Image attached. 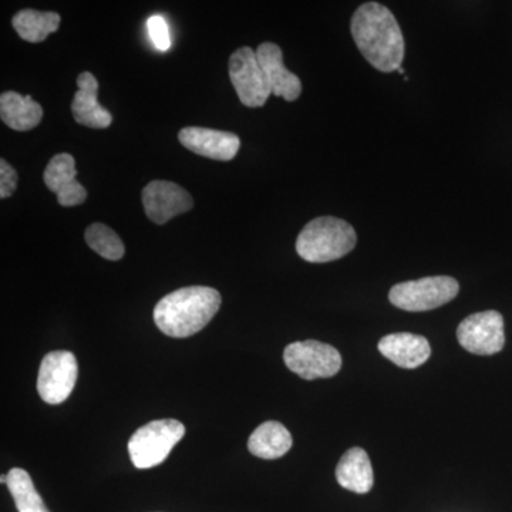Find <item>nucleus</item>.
<instances>
[{
	"label": "nucleus",
	"instance_id": "4",
	"mask_svg": "<svg viewBox=\"0 0 512 512\" xmlns=\"http://www.w3.org/2000/svg\"><path fill=\"white\" fill-rule=\"evenodd\" d=\"M185 434L181 421L154 420L140 427L128 441L131 463L140 470L160 466Z\"/></svg>",
	"mask_w": 512,
	"mask_h": 512
},
{
	"label": "nucleus",
	"instance_id": "11",
	"mask_svg": "<svg viewBox=\"0 0 512 512\" xmlns=\"http://www.w3.org/2000/svg\"><path fill=\"white\" fill-rule=\"evenodd\" d=\"M178 140L192 153L217 161L232 160L241 147L237 134L204 127H185Z\"/></svg>",
	"mask_w": 512,
	"mask_h": 512
},
{
	"label": "nucleus",
	"instance_id": "17",
	"mask_svg": "<svg viewBox=\"0 0 512 512\" xmlns=\"http://www.w3.org/2000/svg\"><path fill=\"white\" fill-rule=\"evenodd\" d=\"M293 444L291 433L279 421H265L248 440V450L262 460L284 457Z\"/></svg>",
	"mask_w": 512,
	"mask_h": 512
},
{
	"label": "nucleus",
	"instance_id": "3",
	"mask_svg": "<svg viewBox=\"0 0 512 512\" xmlns=\"http://www.w3.org/2000/svg\"><path fill=\"white\" fill-rule=\"evenodd\" d=\"M357 235L349 222L335 217H319L306 224L298 239L296 252L312 264L336 261L352 252Z\"/></svg>",
	"mask_w": 512,
	"mask_h": 512
},
{
	"label": "nucleus",
	"instance_id": "19",
	"mask_svg": "<svg viewBox=\"0 0 512 512\" xmlns=\"http://www.w3.org/2000/svg\"><path fill=\"white\" fill-rule=\"evenodd\" d=\"M13 28L23 40L29 43H40L50 33L57 32L60 15L56 12H40L35 9L20 10L13 18Z\"/></svg>",
	"mask_w": 512,
	"mask_h": 512
},
{
	"label": "nucleus",
	"instance_id": "13",
	"mask_svg": "<svg viewBox=\"0 0 512 512\" xmlns=\"http://www.w3.org/2000/svg\"><path fill=\"white\" fill-rule=\"evenodd\" d=\"M256 57L264 70L272 94L286 101L298 100L302 93V82L296 74L286 69L281 47L271 42L262 43L256 50Z\"/></svg>",
	"mask_w": 512,
	"mask_h": 512
},
{
	"label": "nucleus",
	"instance_id": "15",
	"mask_svg": "<svg viewBox=\"0 0 512 512\" xmlns=\"http://www.w3.org/2000/svg\"><path fill=\"white\" fill-rule=\"evenodd\" d=\"M380 353L402 369H417L429 360V340L413 333H392L379 342Z\"/></svg>",
	"mask_w": 512,
	"mask_h": 512
},
{
	"label": "nucleus",
	"instance_id": "6",
	"mask_svg": "<svg viewBox=\"0 0 512 512\" xmlns=\"http://www.w3.org/2000/svg\"><path fill=\"white\" fill-rule=\"evenodd\" d=\"M284 360L291 372L305 380L328 379L342 369L338 349L319 340L291 343L286 346Z\"/></svg>",
	"mask_w": 512,
	"mask_h": 512
},
{
	"label": "nucleus",
	"instance_id": "1",
	"mask_svg": "<svg viewBox=\"0 0 512 512\" xmlns=\"http://www.w3.org/2000/svg\"><path fill=\"white\" fill-rule=\"evenodd\" d=\"M350 32L357 49L379 72L402 67L406 43L392 10L377 2L365 3L353 15Z\"/></svg>",
	"mask_w": 512,
	"mask_h": 512
},
{
	"label": "nucleus",
	"instance_id": "7",
	"mask_svg": "<svg viewBox=\"0 0 512 512\" xmlns=\"http://www.w3.org/2000/svg\"><path fill=\"white\" fill-rule=\"evenodd\" d=\"M229 79L244 106L258 109L272 94L255 50L241 47L229 57Z\"/></svg>",
	"mask_w": 512,
	"mask_h": 512
},
{
	"label": "nucleus",
	"instance_id": "8",
	"mask_svg": "<svg viewBox=\"0 0 512 512\" xmlns=\"http://www.w3.org/2000/svg\"><path fill=\"white\" fill-rule=\"evenodd\" d=\"M76 356L67 350H56L43 357L37 377V392L47 404L66 402L77 382Z\"/></svg>",
	"mask_w": 512,
	"mask_h": 512
},
{
	"label": "nucleus",
	"instance_id": "22",
	"mask_svg": "<svg viewBox=\"0 0 512 512\" xmlns=\"http://www.w3.org/2000/svg\"><path fill=\"white\" fill-rule=\"evenodd\" d=\"M148 33H150L151 42L160 52H167L171 46L170 32L168 25L161 16H151L147 22Z\"/></svg>",
	"mask_w": 512,
	"mask_h": 512
},
{
	"label": "nucleus",
	"instance_id": "20",
	"mask_svg": "<svg viewBox=\"0 0 512 512\" xmlns=\"http://www.w3.org/2000/svg\"><path fill=\"white\" fill-rule=\"evenodd\" d=\"M6 476H8L6 485L15 500L18 512H50L40 494L37 493L28 471L23 468H12Z\"/></svg>",
	"mask_w": 512,
	"mask_h": 512
},
{
	"label": "nucleus",
	"instance_id": "21",
	"mask_svg": "<svg viewBox=\"0 0 512 512\" xmlns=\"http://www.w3.org/2000/svg\"><path fill=\"white\" fill-rule=\"evenodd\" d=\"M84 239L96 254L103 256L104 259H109V261H120L126 252L119 235L100 222H96L86 229Z\"/></svg>",
	"mask_w": 512,
	"mask_h": 512
},
{
	"label": "nucleus",
	"instance_id": "2",
	"mask_svg": "<svg viewBox=\"0 0 512 512\" xmlns=\"http://www.w3.org/2000/svg\"><path fill=\"white\" fill-rule=\"evenodd\" d=\"M221 295L208 286H188L168 293L154 309L157 328L170 338H190L204 329L221 308Z\"/></svg>",
	"mask_w": 512,
	"mask_h": 512
},
{
	"label": "nucleus",
	"instance_id": "12",
	"mask_svg": "<svg viewBox=\"0 0 512 512\" xmlns=\"http://www.w3.org/2000/svg\"><path fill=\"white\" fill-rule=\"evenodd\" d=\"M76 161L70 154H57L47 164L43 181L55 192L62 207H76L87 198L86 188L77 181Z\"/></svg>",
	"mask_w": 512,
	"mask_h": 512
},
{
	"label": "nucleus",
	"instance_id": "9",
	"mask_svg": "<svg viewBox=\"0 0 512 512\" xmlns=\"http://www.w3.org/2000/svg\"><path fill=\"white\" fill-rule=\"evenodd\" d=\"M458 343L474 355L490 356L504 348V319L497 311L473 313L457 329Z\"/></svg>",
	"mask_w": 512,
	"mask_h": 512
},
{
	"label": "nucleus",
	"instance_id": "10",
	"mask_svg": "<svg viewBox=\"0 0 512 512\" xmlns=\"http://www.w3.org/2000/svg\"><path fill=\"white\" fill-rule=\"evenodd\" d=\"M143 205L154 224H167L171 218L191 210L194 201L190 192L171 181H151L143 190Z\"/></svg>",
	"mask_w": 512,
	"mask_h": 512
},
{
	"label": "nucleus",
	"instance_id": "14",
	"mask_svg": "<svg viewBox=\"0 0 512 512\" xmlns=\"http://www.w3.org/2000/svg\"><path fill=\"white\" fill-rule=\"evenodd\" d=\"M77 90L72 103L74 120L89 128H107L113 123L110 111L104 109L97 100L99 82L92 73L83 72L77 77Z\"/></svg>",
	"mask_w": 512,
	"mask_h": 512
},
{
	"label": "nucleus",
	"instance_id": "5",
	"mask_svg": "<svg viewBox=\"0 0 512 512\" xmlns=\"http://www.w3.org/2000/svg\"><path fill=\"white\" fill-rule=\"evenodd\" d=\"M460 285L451 276H429L417 281L394 285L389 292L390 302L406 312H427L453 301Z\"/></svg>",
	"mask_w": 512,
	"mask_h": 512
},
{
	"label": "nucleus",
	"instance_id": "23",
	"mask_svg": "<svg viewBox=\"0 0 512 512\" xmlns=\"http://www.w3.org/2000/svg\"><path fill=\"white\" fill-rule=\"evenodd\" d=\"M16 187H18V173L5 158H2L0 160V198L6 200L12 197Z\"/></svg>",
	"mask_w": 512,
	"mask_h": 512
},
{
	"label": "nucleus",
	"instance_id": "18",
	"mask_svg": "<svg viewBox=\"0 0 512 512\" xmlns=\"http://www.w3.org/2000/svg\"><path fill=\"white\" fill-rule=\"evenodd\" d=\"M0 117L13 130L29 131L39 126L43 119V109L30 96L5 92L0 96Z\"/></svg>",
	"mask_w": 512,
	"mask_h": 512
},
{
	"label": "nucleus",
	"instance_id": "16",
	"mask_svg": "<svg viewBox=\"0 0 512 512\" xmlns=\"http://www.w3.org/2000/svg\"><path fill=\"white\" fill-rule=\"evenodd\" d=\"M336 480L352 493L367 494L372 490L375 483L373 467L363 448L353 447L343 454L336 467Z\"/></svg>",
	"mask_w": 512,
	"mask_h": 512
}]
</instances>
